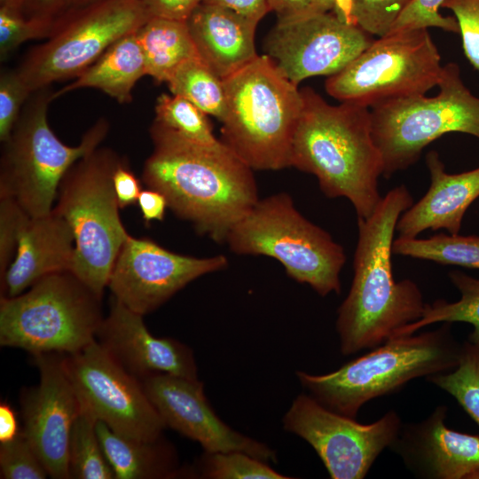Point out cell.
Segmentation results:
<instances>
[{
  "mask_svg": "<svg viewBox=\"0 0 479 479\" xmlns=\"http://www.w3.org/2000/svg\"><path fill=\"white\" fill-rule=\"evenodd\" d=\"M227 266L224 255H183L149 239L130 235L116 257L107 287L123 305L145 316L191 281Z\"/></svg>",
  "mask_w": 479,
  "mask_h": 479,
  "instance_id": "obj_16",
  "label": "cell"
},
{
  "mask_svg": "<svg viewBox=\"0 0 479 479\" xmlns=\"http://www.w3.org/2000/svg\"><path fill=\"white\" fill-rule=\"evenodd\" d=\"M97 430L115 479H169L189 475L179 467L175 448L162 436L142 440L113 431L98 421Z\"/></svg>",
  "mask_w": 479,
  "mask_h": 479,
  "instance_id": "obj_24",
  "label": "cell"
},
{
  "mask_svg": "<svg viewBox=\"0 0 479 479\" xmlns=\"http://www.w3.org/2000/svg\"><path fill=\"white\" fill-rule=\"evenodd\" d=\"M430 185L425 195L399 217V238L413 239L426 230L444 229L458 234L464 215L479 197V167L469 171L450 174L436 151L426 155Z\"/></svg>",
  "mask_w": 479,
  "mask_h": 479,
  "instance_id": "obj_22",
  "label": "cell"
},
{
  "mask_svg": "<svg viewBox=\"0 0 479 479\" xmlns=\"http://www.w3.org/2000/svg\"><path fill=\"white\" fill-rule=\"evenodd\" d=\"M427 380L452 396L479 427V342H464L458 366Z\"/></svg>",
  "mask_w": 479,
  "mask_h": 479,
  "instance_id": "obj_32",
  "label": "cell"
},
{
  "mask_svg": "<svg viewBox=\"0 0 479 479\" xmlns=\"http://www.w3.org/2000/svg\"><path fill=\"white\" fill-rule=\"evenodd\" d=\"M314 13L332 12L335 0H311Z\"/></svg>",
  "mask_w": 479,
  "mask_h": 479,
  "instance_id": "obj_48",
  "label": "cell"
},
{
  "mask_svg": "<svg viewBox=\"0 0 479 479\" xmlns=\"http://www.w3.org/2000/svg\"><path fill=\"white\" fill-rule=\"evenodd\" d=\"M412 204L401 185L382 197L369 217L357 219L353 279L336 318L343 356L378 347L422 317L426 303L420 287L411 279L396 281L391 263L398 219Z\"/></svg>",
  "mask_w": 479,
  "mask_h": 479,
  "instance_id": "obj_2",
  "label": "cell"
},
{
  "mask_svg": "<svg viewBox=\"0 0 479 479\" xmlns=\"http://www.w3.org/2000/svg\"><path fill=\"white\" fill-rule=\"evenodd\" d=\"M203 3L231 9L256 22L270 12L267 0H203Z\"/></svg>",
  "mask_w": 479,
  "mask_h": 479,
  "instance_id": "obj_45",
  "label": "cell"
},
{
  "mask_svg": "<svg viewBox=\"0 0 479 479\" xmlns=\"http://www.w3.org/2000/svg\"><path fill=\"white\" fill-rule=\"evenodd\" d=\"M67 373L82 403L113 431L142 440L162 436L163 420L141 381L97 342L63 354Z\"/></svg>",
  "mask_w": 479,
  "mask_h": 479,
  "instance_id": "obj_14",
  "label": "cell"
},
{
  "mask_svg": "<svg viewBox=\"0 0 479 479\" xmlns=\"http://www.w3.org/2000/svg\"><path fill=\"white\" fill-rule=\"evenodd\" d=\"M97 424L95 415L82 404L70 432L68 448L70 478L115 479L101 446Z\"/></svg>",
  "mask_w": 479,
  "mask_h": 479,
  "instance_id": "obj_30",
  "label": "cell"
},
{
  "mask_svg": "<svg viewBox=\"0 0 479 479\" xmlns=\"http://www.w3.org/2000/svg\"><path fill=\"white\" fill-rule=\"evenodd\" d=\"M143 317L112 295L97 342L139 381L159 373L198 379L192 350L177 340L153 335Z\"/></svg>",
  "mask_w": 479,
  "mask_h": 479,
  "instance_id": "obj_19",
  "label": "cell"
},
{
  "mask_svg": "<svg viewBox=\"0 0 479 479\" xmlns=\"http://www.w3.org/2000/svg\"><path fill=\"white\" fill-rule=\"evenodd\" d=\"M410 0H335L332 12L372 35H386Z\"/></svg>",
  "mask_w": 479,
  "mask_h": 479,
  "instance_id": "obj_34",
  "label": "cell"
},
{
  "mask_svg": "<svg viewBox=\"0 0 479 479\" xmlns=\"http://www.w3.org/2000/svg\"><path fill=\"white\" fill-rule=\"evenodd\" d=\"M146 75L156 82H167L185 61L200 58L185 20L150 17L137 31Z\"/></svg>",
  "mask_w": 479,
  "mask_h": 479,
  "instance_id": "obj_26",
  "label": "cell"
},
{
  "mask_svg": "<svg viewBox=\"0 0 479 479\" xmlns=\"http://www.w3.org/2000/svg\"><path fill=\"white\" fill-rule=\"evenodd\" d=\"M171 94L181 96L220 122L226 112V92L221 79L200 58L180 65L166 82Z\"/></svg>",
  "mask_w": 479,
  "mask_h": 479,
  "instance_id": "obj_28",
  "label": "cell"
},
{
  "mask_svg": "<svg viewBox=\"0 0 479 479\" xmlns=\"http://www.w3.org/2000/svg\"><path fill=\"white\" fill-rule=\"evenodd\" d=\"M0 475L4 479H44L49 476L22 429L13 439L0 443Z\"/></svg>",
  "mask_w": 479,
  "mask_h": 479,
  "instance_id": "obj_36",
  "label": "cell"
},
{
  "mask_svg": "<svg viewBox=\"0 0 479 479\" xmlns=\"http://www.w3.org/2000/svg\"><path fill=\"white\" fill-rule=\"evenodd\" d=\"M452 323L416 335L394 337L332 373L297 371L301 385L327 409L356 419L367 402L394 393L412 380L450 372L458 366L463 342Z\"/></svg>",
  "mask_w": 479,
  "mask_h": 479,
  "instance_id": "obj_4",
  "label": "cell"
},
{
  "mask_svg": "<svg viewBox=\"0 0 479 479\" xmlns=\"http://www.w3.org/2000/svg\"><path fill=\"white\" fill-rule=\"evenodd\" d=\"M444 0H410L389 32L438 27L446 32L459 33L454 16H444L439 10Z\"/></svg>",
  "mask_w": 479,
  "mask_h": 479,
  "instance_id": "obj_38",
  "label": "cell"
},
{
  "mask_svg": "<svg viewBox=\"0 0 479 479\" xmlns=\"http://www.w3.org/2000/svg\"><path fill=\"white\" fill-rule=\"evenodd\" d=\"M75 237L68 223L56 212L27 216L22 223L15 256L1 279V296H17L41 279L72 271Z\"/></svg>",
  "mask_w": 479,
  "mask_h": 479,
  "instance_id": "obj_21",
  "label": "cell"
},
{
  "mask_svg": "<svg viewBox=\"0 0 479 479\" xmlns=\"http://www.w3.org/2000/svg\"><path fill=\"white\" fill-rule=\"evenodd\" d=\"M23 0H0L1 5H13L20 8Z\"/></svg>",
  "mask_w": 479,
  "mask_h": 479,
  "instance_id": "obj_50",
  "label": "cell"
},
{
  "mask_svg": "<svg viewBox=\"0 0 479 479\" xmlns=\"http://www.w3.org/2000/svg\"><path fill=\"white\" fill-rule=\"evenodd\" d=\"M443 66L428 28L387 34L340 72L329 76L326 92L341 102L371 108L388 100L425 95L437 86Z\"/></svg>",
  "mask_w": 479,
  "mask_h": 479,
  "instance_id": "obj_12",
  "label": "cell"
},
{
  "mask_svg": "<svg viewBox=\"0 0 479 479\" xmlns=\"http://www.w3.org/2000/svg\"><path fill=\"white\" fill-rule=\"evenodd\" d=\"M20 10L27 17L57 22L65 12V0H23Z\"/></svg>",
  "mask_w": 479,
  "mask_h": 479,
  "instance_id": "obj_44",
  "label": "cell"
},
{
  "mask_svg": "<svg viewBox=\"0 0 479 479\" xmlns=\"http://www.w3.org/2000/svg\"><path fill=\"white\" fill-rule=\"evenodd\" d=\"M33 92L17 69H2L0 74V141L5 142Z\"/></svg>",
  "mask_w": 479,
  "mask_h": 479,
  "instance_id": "obj_37",
  "label": "cell"
},
{
  "mask_svg": "<svg viewBox=\"0 0 479 479\" xmlns=\"http://www.w3.org/2000/svg\"><path fill=\"white\" fill-rule=\"evenodd\" d=\"M225 243L237 255L278 260L287 274L319 295L342 290L343 247L321 227L305 218L291 196L279 192L259 199L230 230Z\"/></svg>",
  "mask_w": 479,
  "mask_h": 479,
  "instance_id": "obj_9",
  "label": "cell"
},
{
  "mask_svg": "<svg viewBox=\"0 0 479 479\" xmlns=\"http://www.w3.org/2000/svg\"><path fill=\"white\" fill-rule=\"evenodd\" d=\"M373 35L347 23L332 12L278 20L264 50L279 71L298 85L318 75H333L374 41Z\"/></svg>",
  "mask_w": 479,
  "mask_h": 479,
  "instance_id": "obj_15",
  "label": "cell"
},
{
  "mask_svg": "<svg viewBox=\"0 0 479 479\" xmlns=\"http://www.w3.org/2000/svg\"><path fill=\"white\" fill-rule=\"evenodd\" d=\"M27 216L15 200L0 195V278L15 256L20 231Z\"/></svg>",
  "mask_w": 479,
  "mask_h": 479,
  "instance_id": "obj_40",
  "label": "cell"
},
{
  "mask_svg": "<svg viewBox=\"0 0 479 479\" xmlns=\"http://www.w3.org/2000/svg\"><path fill=\"white\" fill-rule=\"evenodd\" d=\"M303 105L294 131L291 167L314 175L328 198H346L357 219L380 204L381 153L372 135L370 108L328 104L312 88L301 90Z\"/></svg>",
  "mask_w": 479,
  "mask_h": 479,
  "instance_id": "obj_3",
  "label": "cell"
},
{
  "mask_svg": "<svg viewBox=\"0 0 479 479\" xmlns=\"http://www.w3.org/2000/svg\"><path fill=\"white\" fill-rule=\"evenodd\" d=\"M33 357L39 381L20 395L21 429L49 476L69 479L70 432L82 404L65 369L63 354Z\"/></svg>",
  "mask_w": 479,
  "mask_h": 479,
  "instance_id": "obj_17",
  "label": "cell"
},
{
  "mask_svg": "<svg viewBox=\"0 0 479 479\" xmlns=\"http://www.w3.org/2000/svg\"><path fill=\"white\" fill-rule=\"evenodd\" d=\"M99 0H65V12L71 9L82 7Z\"/></svg>",
  "mask_w": 479,
  "mask_h": 479,
  "instance_id": "obj_49",
  "label": "cell"
},
{
  "mask_svg": "<svg viewBox=\"0 0 479 479\" xmlns=\"http://www.w3.org/2000/svg\"><path fill=\"white\" fill-rule=\"evenodd\" d=\"M122 160L107 147H98L79 159L61 179L52 208L74 233L72 272L101 298L130 236L120 218L113 185L114 170Z\"/></svg>",
  "mask_w": 479,
  "mask_h": 479,
  "instance_id": "obj_6",
  "label": "cell"
},
{
  "mask_svg": "<svg viewBox=\"0 0 479 479\" xmlns=\"http://www.w3.org/2000/svg\"><path fill=\"white\" fill-rule=\"evenodd\" d=\"M436 96L395 98L370 108L372 135L382 160V177L413 165L423 149L451 132L479 139V98L464 84L456 63L443 67Z\"/></svg>",
  "mask_w": 479,
  "mask_h": 479,
  "instance_id": "obj_10",
  "label": "cell"
},
{
  "mask_svg": "<svg viewBox=\"0 0 479 479\" xmlns=\"http://www.w3.org/2000/svg\"><path fill=\"white\" fill-rule=\"evenodd\" d=\"M145 75V58L134 32L112 44L74 82L53 92V98L78 89L95 88L120 104H129L135 84Z\"/></svg>",
  "mask_w": 479,
  "mask_h": 479,
  "instance_id": "obj_25",
  "label": "cell"
},
{
  "mask_svg": "<svg viewBox=\"0 0 479 479\" xmlns=\"http://www.w3.org/2000/svg\"><path fill=\"white\" fill-rule=\"evenodd\" d=\"M190 475L207 479H289L250 454L240 451L205 452Z\"/></svg>",
  "mask_w": 479,
  "mask_h": 479,
  "instance_id": "obj_33",
  "label": "cell"
},
{
  "mask_svg": "<svg viewBox=\"0 0 479 479\" xmlns=\"http://www.w3.org/2000/svg\"><path fill=\"white\" fill-rule=\"evenodd\" d=\"M150 17L138 0H99L68 10L46 41L33 47L16 69L32 92L76 78Z\"/></svg>",
  "mask_w": 479,
  "mask_h": 479,
  "instance_id": "obj_11",
  "label": "cell"
},
{
  "mask_svg": "<svg viewBox=\"0 0 479 479\" xmlns=\"http://www.w3.org/2000/svg\"><path fill=\"white\" fill-rule=\"evenodd\" d=\"M140 381L166 427L198 442L205 452L240 451L265 462L277 460L273 449L232 429L216 414L199 379L159 373Z\"/></svg>",
  "mask_w": 479,
  "mask_h": 479,
  "instance_id": "obj_18",
  "label": "cell"
},
{
  "mask_svg": "<svg viewBox=\"0 0 479 479\" xmlns=\"http://www.w3.org/2000/svg\"><path fill=\"white\" fill-rule=\"evenodd\" d=\"M226 112L221 141L253 170L291 167L303 99L266 54L224 79Z\"/></svg>",
  "mask_w": 479,
  "mask_h": 479,
  "instance_id": "obj_5",
  "label": "cell"
},
{
  "mask_svg": "<svg viewBox=\"0 0 479 479\" xmlns=\"http://www.w3.org/2000/svg\"><path fill=\"white\" fill-rule=\"evenodd\" d=\"M449 278L460 294L459 300L450 302L438 299L426 303L422 317L400 329L395 337L413 334L435 323L465 322L473 326L468 340L479 342V279L460 271H450Z\"/></svg>",
  "mask_w": 479,
  "mask_h": 479,
  "instance_id": "obj_27",
  "label": "cell"
},
{
  "mask_svg": "<svg viewBox=\"0 0 479 479\" xmlns=\"http://www.w3.org/2000/svg\"><path fill=\"white\" fill-rule=\"evenodd\" d=\"M282 421L287 431L315 450L333 479H363L403 425L393 410L373 423L361 424L305 393L294 399Z\"/></svg>",
  "mask_w": 479,
  "mask_h": 479,
  "instance_id": "obj_13",
  "label": "cell"
},
{
  "mask_svg": "<svg viewBox=\"0 0 479 479\" xmlns=\"http://www.w3.org/2000/svg\"><path fill=\"white\" fill-rule=\"evenodd\" d=\"M113 185L120 208L137 202L142 191L141 184L124 158L114 170Z\"/></svg>",
  "mask_w": 479,
  "mask_h": 479,
  "instance_id": "obj_41",
  "label": "cell"
},
{
  "mask_svg": "<svg viewBox=\"0 0 479 479\" xmlns=\"http://www.w3.org/2000/svg\"><path fill=\"white\" fill-rule=\"evenodd\" d=\"M53 99V92L48 88L34 91L9 138L3 143L0 195L15 200L30 216L51 212L66 172L97 149L110 128L107 120L100 118L85 132L79 145H67L48 122V107Z\"/></svg>",
  "mask_w": 479,
  "mask_h": 479,
  "instance_id": "obj_7",
  "label": "cell"
},
{
  "mask_svg": "<svg viewBox=\"0 0 479 479\" xmlns=\"http://www.w3.org/2000/svg\"><path fill=\"white\" fill-rule=\"evenodd\" d=\"M56 22L29 18L13 5L0 7V59L4 61L20 44L34 39L48 38Z\"/></svg>",
  "mask_w": 479,
  "mask_h": 479,
  "instance_id": "obj_35",
  "label": "cell"
},
{
  "mask_svg": "<svg viewBox=\"0 0 479 479\" xmlns=\"http://www.w3.org/2000/svg\"><path fill=\"white\" fill-rule=\"evenodd\" d=\"M20 429L14 410L10 404L2 402L0 404V443L13 439Z\"/></svg>",
  "mask_w": 479,
  "mask_h": 479,
  "instance_id": "obj_47",
  "label": "cell"
},
{
  "mask_svg": "<svg viewBox=\"0 0 479 479\" xmlns=\"http://www.w3.org/2000/svg\"><path fill=\"white\" fill-rule=\"evenodd\" d=\"M137 203L145 224L152 221L163 220L168 202L161 192L150 188L142 190Z\"/></svg>",
  "mask_w": 479,
  "mask_h": 479,
  "instance_id": "obj_43",
  "label": "cell"
},
{
  "mask_svg": "<svg viewBox=\"0 0 479 479\" xmlns=\"http://www.w3.org/2000/svg\"><path fill=\"white\" fill-rule=\"evenodd\" d=\"M393 254L440 264L479 269V236L439 233L428 239L394 240Z\"/></svg>",
  "mask_w": 479,
  "mask_h": 479,
  "instance_id": "obj_29",
  "label": "cell"
},
{
  "mask_svg": "<svg viewBox=\"0 0 479 479\" xmlns=\"http://www.w3.org/2000/svg\"><path fill=\"white\" fill-rule=\"evenodd\" d=\"M154 122L183 137L205 145H216V138L208 114L178 95L161 94L154 106Z\"/></svg>",
  "mask_w": 479,
  "mask_h": 479,
  "instance_id": "obj_31",
  "label": "cell"
},
{
  "mask_svg": "<svg viewBox=\"0 0 479 479\" xmlns=\"http://www.w3.org/2000/svg\"><path fill=\"white\" fill-rule=\"evenodd\" d=\"M185 21L200 58L223 80L258 56V22L231 9L202 2Z\"/></svg>",
  "mask_w": 479,
  "mask_h": 479,
  "instance_id": "obj_23",
  "label": "cell"
},
{
  "mask_svg": "<svg viewBox=\"0 0 479 479\" xmlns=\"http://www.w3.org/2000/svg\"><path fill=\"white\" fill-rule=\"evenodd\" d=\"M149 132L153 148L143 182L198 233L225 243L232 227L259 200L253 169L222 141L194 143L154 121Z\"/></svg>",
  "mask_w": 479,
  "mask_h": 479,
  "instance_id": "obj_1",
  "label": "cell"
},
{
  "mask_svg": "<svg viewBox=\"0 0 479 479\" xmlns=\"http://www.w3.org/2000/svg\"><path fill=\"white\" fill-rule=\"evenodd\" d=\"M102 298L72 271L50 274L14 297H0V345L32 356L75 353L96 340Z\"/></svg>",
  "mask_w": 479,
  "mask_h": 479,
  "instance_id": "obj_8",
  "label": "cell"
},
{
  "mask_svg": "<svg viewBox=\"0 0 479 479\" xmlns=\"http://www.w3.org/2000/svg\"><path fill=\"white\" fill-rule=\"evenodd\" d=\"M151 17L186 20L203 0H138Z\"/></svg>",
  "mask_w": 479,
  "mask_h": 479,
  "instance_id": "obj_42",
  "label": "cell"
},
{
  "mask_svg": "<svg viewBox=\"0 0 479 479\" xmlns=\"http://www.w3.org/2000/svg\"><path fill=\"white\" fill-rule=\"evenodd\" d=\"M270 12L278 20H288L314 13L311 0H267Z\"/></svg>",
  "mask_w": 479,
  "mask_h": 479,
  "instance_id": "obj_46",
  "label": "cell"
},
{
  "mask_svg": "<svg viewBox=\"0 0 479 479\" xmlns=\"http://www.w3.org/2000/svg\"><path fill=\"white\" fill-rule=\"evenodd\" d=\"M442 8L453 12L464 54L479 72V0H444Z\"/></svg>",
  "mask_w": 479,
  "mask_h": 479,
  "instance_id": "obj_39",
  "label": "cell"
},
{
  "mask_svg": "<svg viewBox=\"0 0 479 479\" xmlns=\"http://www.w3.org/2000/svg\"><path fill=\"white\" fill-rule=\"evenodd\" d=\"M447 412L438 405L423 420L403 424L389 449L416 477L479 479V436L447 428Z\"/></svg>",
  "mask_w": 479,
  "mask_h": 479,
  "instance_id": "obj_20",
  "label": "cell"
}]
</instances>
